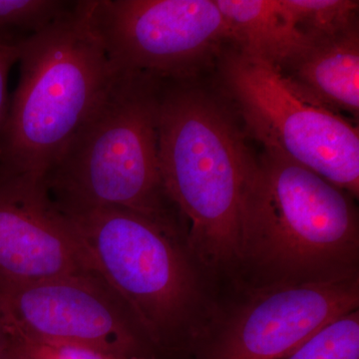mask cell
I'll return each mask as SVG.
<instances>
[{
    "mask_svg": "<svg viewBox=\"0 0 359 359\" xmlns=\"http://www.w3.org/2000/svg\"><path fill=\"white\" fill-rule=\"evenodd\" d=\"M355 198L264 150L245 175L231 285L263 289L359 278Z\"/></svg>",
    "mask_w": 359,
    "mask_h": 359,
    "instance_id": "obj_1",
    "label": "cell"
},
{
    "mask_svg": "<svg viewBox=\"0 0 359 359\" xmlns=\"http://www.w3.org/2000/svg\"><path fill=\"white\" fill-rule=\"evenodd\" d=\"M158 149L163 183L186 244L219 287L235 282L240 212L252 156L230 116L187 81H161Z\"/></svg>",
    "mask_w": 359,
    "mask_h": 359,
    "instance_id": "obj_2",
    "label": "cell"
},
{
    "mask_svg": "<svg viewBox=\"0 0 359 359\" xmlns=\"http://www.w3.org/2000/svg\"><path fill=\"white\" fill-rule=\"evenodd\" d=\"M161 80L119 72L43 178L65 214L124 210L186 241L178 211L163 183L158 149Z\"/></svg>",
    "mask_w": 359,
    "mask_h": 359,
    "instance_id": "obj_3",
    "label": "cell"
},
{
    "mask_svg": "<svg viewBox=\"0 0 359 359\" xmlns=\"http://www.w3.org/2000/svg\"><path fill=\"white\" fill-rule=\"evenodd\" d=\"M20 77L0 135V171L42 180L117 76L82 1L21 46Z\"/></svg>",
    "mask_w": 359,
    "mask_h": 359,
    "instance_id": "obj_4",
    "label": "cell"
},
{
    "mask_svg": "<svg viewBox=\"0 0 359 359\" xmlns=\"http://www.w3.org/2000/svg\"><path fill=\"white\" fill-rule=\"evenodd\" d=\"M65 215L97 273L126 302L151 346L192 351L222 287L193 257L185 240L124 210Z\"/></svg>",
    "mask_w": 359,
    "mask_h": 359,
    "instance_id": "obj_5",
    "label": "cell"
},
{
    "mask_svg": "<svg viewBox=\"0 0 359 359\" xmlns=\"http://www.w3.org/2000/svg\"><path fill=\"white\" fill-rule=\"evenodd\" d=\"M224 87L248 129L275 153L358 199L359 133L346 118L297 93L278 68L233 48L222 58Z\"/></svg>",
    "mask_w": 359,
    "mask_h": 359,
    "instance_id": "obj_6",
    "label": "cell"
},
{
    "mask_svg": "<svg viewBox=\"0 0 359 359\" xmlns=\"http://www.w3.org/2000/svg\"><path fill=\"white\" fill-rule=\"evenodd\" d=\"M82 6L118 72L189 81L231 43L215 0H82Z\"/></svg>",
    "mask_w": 359,
    "mask_h": 359,
    "instance_id": "obj_7",
    "label": "cell"
},
{
    "mask_svg": "<svg viewBox=\"0 0 359 359\" xmlns=\"http://www.w3.org/2000/svg\"><path fill=\"white\" fill-rule=\"evenodd\" d=\"M359 309V278L222 290L192 348L196 359H285L318 330Z\"/></svg>",
    "mask_w": 359,
    "mask_h": 359,
    "instance_id": "obj_8",
    "label": "cell"
},
{
    "mask_svg": "<svg viewBox=\"0 0 359 359\" xmlns=\"http://www.w3.org/2000/svg\"><path fill=\"white\" fill-rule=\"evenodd\" d=\"M9 330L45 341L88 347L118 359L152 347L131 309L96 273L0 289Z\"/></svg>",
    "mask_w": 359,
    "mask_h": 359,
    "instance_id": "obj_9",
    "label": "cell"
},
{
    "mask_svg": "<svg viewBox=\"0 0 359 359\" xmlns=\"http://www.w3.org/2000/svg\"><path fill=\"white\" fill-rule=\"evenodd\" d=\"M90 273H98L43 181L0 171V289Z\"/></svg>",
    "mask_w": 359,
    "mask_h": 359,
    "instance_id": "obj_10",
    "label": "cell"
},
{
    "mask_svg": "<svg viewBox=\"0 0 359 359\" xmlns=\"http://www.w3.org/2000/svg\"><path fill=\"white\" fill-rule=\"evenodd\" d=\"M297 93L339 114H359V28L311 42L278 69Z\"/></svg>",
    "mask_w": 359,
    "mask_h": 359,
    "instance_id": "obj_11",
    "label": "cell"
},
{
    "mask_svg": "<svg viewBox=\"0 0 359 359\" xmlns=\"http://www.w3.org/2000/svg\"><path fill=\"white\" fill-rule=\"evenodd\" d=\"M231 43L245 55L280 69L311 42L295 28L283 0H215Z\"/></svg>",
    "mask_w": 359,
    "mask_h": 359,
    "instance_id": "obj_12",
    "label": "cell"
},
{
    "mask_svg": "<svg viewBox=\"0 0 359 359\" xmlns=\"http://www.w3.org/2000/svg\"><path fill=\"white\" fill-rule=\"evenodd\" d=\"M292 22L309 42L335 39L358 27V0H283Z\"/></svg>",
    "mask_w": 359,
    "mask_h": 359,
    "instance_id": "obj_13",
    "label": "cell"
},
{
    "mask_svg": "<svg viewBox=\"0 0 359 359\" xmlns=\"http://www.w3.org/2000/svg\"><path fill=\"white\" fill-rule=\"evenodd\" d=\"M285 359H359V309L328 323Z\"/></svg>",
    "mask_w": 359,
    "mask_h": 359,
    "instance_id": "obj_14",
    "label": "cell"
},
{
    "mask_svg": "<svg viewBox=\"0 0 359 359\" xmlns=\"http://www.w3.org/2000/svg\"><path fill=\"white\" fill-rule=\"evenodd\" d=\"M72 4L60 0H0V29L33 34L57 20Z\"/></svg>",
    "mask_w": 359,
    "mask_h": 359,
    "instance_id": "obj_15",
    "label": "cell"
},
{
    "mask_svg": "<svg viewBox=\"0 0 359 359\" xmlns=\"http://www.w3.org/2000/svg\"><path fill=\"white\" fill-rule=\"evenodd\" d=\"M8 332L11 359H118L88 347L32 339L9 328Z\"/></svg>",
    "mask_w": 359,
    "mask_h": 359,
    "instance_id": "obj_16",
    "label": "cell"
},
{
    "mask_svg": "<svg viewBox=\"0 0 359 359\" xmlns=\"http://www.w3.org/2000/svg\"><path fill=\"white\" fill-rule=\"evenodd\" d=\"M28 34L14 30L0 29V135L8 114V76L11 68L20 57L23 40Z\"/></svg>",
    "mask_w": 359,
    "mask_h": 359,
    "instance_id": "obj_17",
    "label": "cell"
},
{
    "mask_svg": "<svg viewBox=\"0 0 359 359\" xmlns=\"http://www.w3.org/2000/svg\"><path fill=\"white\" fill-rule=\"evenodd\" d=\"M9 332L4 309L0 304V359H8Z\"/></svg>",
    "mask_w": 359,
    "mask_h": 359,
    "instance_id": "obj_18",
    "label": "cell"
},
{
    "mask_svg": "<svg viewBox=\"0 0 359 359\" xmlns=\"http://www.w3.org/2000/svg\"><path fill=\"white\" fill-rule=\"evenodd\" d=\"M129 359H140V358H129Z\"/></svg>",
    "mask_w": 359,
    "mask_h": 359,
    "instance_id": "obj_19",
    "label": "cell"
},
{
    "mask_svg": "<svg viewBox=\"0 0 359 359\" xmlns=\"http://www.w3.org/2000/svg\"><path fill=\"white\" fill-rule=\"evenodd\" d=\"M8 359H11V358H8Z\"/></svg>",
    "mask_w": 359,
    "mask_h": 359,
    "instance_id": "obj_20",
    "label": "cell"
}]
</instances>
